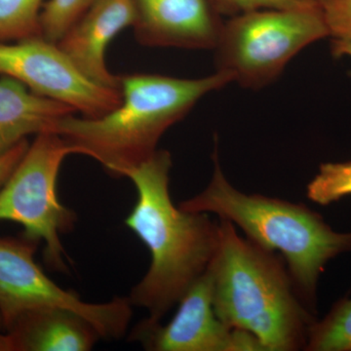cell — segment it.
<instances>
[{
  "label": "cell",
  "instance_id": "1",
  "mask_svg": "<svg viewBox=\"0 0 351 351\" xmlns=\"http://www.w3.org/2000/svg\"><path fill=\"white\" fill-rule=\"evenodd\" d=\"M172 156L165 149L129 173L138 199L126 226L144 242L152 263L142 280L132 288V306L158 322L206 271L218 250L219 225L207 213L176 207L169 191Z\"/></svg>",
  "mask_w": 351,
  "mask_h": 351
},
{
  "label": "cell",
  "instance_id": "2",
  "mask_svg": "<svg viewBox=\"0 0 351 351\" xmlns=\"http://www.w3.org/2000/svg\"><path fill=\"white\" fill-rule=\"evenodd\" d=\"M119 78L122 101L114 110L95 119L68 115L50 131L115 178H127L151 158L165 132L184 119L201 99L232 83L230 75L218 71L200 78L154 73Z\"/></svg>",
  "mask_w": 351,
  "mask_h": 351
},
{
  "label": "cell",
  "instance_id": "3",
  "mask_svg": "<svg viewBox=\"0 0 351 351\" xmlns=\"http://www.w3.org/2000/svg\"><path fill=\"white\" fill-rule=\"evenodd\" d=\"M218 250L211 265L214 308L228 327L250 332L265 351L306 348L313 311L298 294L283 258L219 219Z\"/></svg>",
  "mask_w": 351,
  "mask_h": 351
},
{
  "label": "cell",
  "instance_id": "4",
  "mask_svg": "<svg viewBox=\"0 0 351 351\" xmlns=\"http://www.w3.org/2000/svg\"><path fill=\"white\" fill-rule=\"evenodd\" d=\"M213 160L214 172L206 188L179 207L191 213L217 215L241 228L254 243L281 254L298 294L315 313L321 274L332 258L351 252V232H335L306 205L242 193L226 179L217 149Z\"/></svg>",
  "mask_w": 351,
  "mask_h": 351
},
{
  "label": "cell",
  "instance_id": "5",
  "mask_svg": "<svg viewBox=\"0 0 351 351\" xmlns=\"http://www.w3.org/2000/svg\"><path fill=\"white\" fill-rule=\"evenodd\" d=\"M330 38L319 5L260 9L228 17L215 46L216 71L246 89L269 86L314 43Z\"/></svg>",
  "mask_w": 351,
  "mask_h": 351
},
{
  "label": "cell",
  "instance_id": "6",
  "mask_svg": "<svg viewBox=\"0 0 351 351\" xmlns=\"http://www.w3.org/2000/svg\"><path fill=\"white\" fill-rule=\"evenodd\" d=\"M73 145L53 132L38 134L0 188V221L19 223L25 239L43 242V258L55 271L69 272L61 235L75 228L76 214L60 202L57 180Z\"/></svg>",
  "mask_w": 351,
  "mask_h": 351
},
{
  "label": "cell",
  "instance_id": "7",
  "mask_svg": "<svg viewBox=\"0 0 351 351\" xmlns=\"http://www.w3.org/2000/svg\"><path fill=\"white\" fill-rule=\"evenodd\" d=\"M38 244L25 239L0 237V315L3 329L29 311L60 307L89 321L101 339H121L133 314L128 298H115L101 304L83 302L76 293L64 290L44 274L34 258Z\"/></svg>",
  "mask_w": 351,
  "mask_h": 351
},
{
  "label": "cell",
  "instance_id": "8",
  "mask_svg": "<svg viewBox=\"0 0 351 351\" xmlns=\"http://www.w3.org/2000/svg\"><path fill=\"white\" fill-rule=\"evenodd\" d=\"M0 76L12 77L34 93L66 104L90 119L112 112L122 101L120 89L90 80L57 43L43 36L0 43Z\"/></svg>",
  "mask_w": 351,
  "mask_h": 351
},
{
  "label": "cell",
  "instance_id": "9",
  "mask_svg": "<svg viewBox=\"0 0 351 351\" xmlns=\"http://www.w3.org/2000/svg\"><path fill=\"white\" fill-rule=\"evenodd\" d=\"M214 274L211 263L206 271L179 302V308L168 324L149 318L131 332L149 351H265L250 332L228 327L214 308Z\"/></svg>",
  "mask_w": 351,
  "mask_h": 351
},
{
  "label": "cell",
  "instance_id": "10",
  "mask_svg": "<svg viewBox=\"0 0 351 351\" xmlns=\"http://www.w3.org/2000/svg\"><path fill=\"white\" fill-rule=\"evenodd\" d=\"M136 39L149 47L214 50L225 23L215 0H133Z\"/></svg>",
  "mask_w": 351,
  "mask_h": 351
},
{
  "label": "cell",
  "instance_id": "11",
  "mask_svg": "<svg viewBox=\"0 0 351 351\" xmlns=\"http://www.w3.org/2000/svg\"><path fill=\"white\" fill-rule=\"evenodd\" d=\"M136 10L133 0H99L60 38L57 45L92 82L120 89L119 76L106 64L108 44L120 32L133 27Z\"/></svg>",
  "mask_w": 351,
  "mask_h": 351
},
{
  "label": "cell",
  "instance_id": "12",
  "mask_svg": "<svg viewBox=\"0 0 351 351\" xmlns=\"http://www.w3.org/2000/svg\"><path fill=\"white\" fill-rule=\"evenodd\" d=\"M5 331L13 351H88L101 339L89 321L60 307L23 314Z\"/></svg>",
  "mask_w": 351,
  "mask_h": 351
},
{
  "label": "cell",
  "instance_id": "13",
  "mask_svg": "<svg viewBox=\"0 0 351 351\" xmlns=\"http://www.w3.org/2000/svg\"><path fill=\"white\" fill-rule=\"evenodd\" d=\"M75 108L31 91L9 76H0V156L29 135L50 132Z\"/></svg>",
  "mask_w": 351,
  "mask_h": 351
},
{
  "label": "cell",
  "instance_id": "14",
  "mask_svg": "<svg viewBox=\"0 0 351 351\" xmlns=\"http://www.w3.org/2000/svg\"><path fill=\"white\" fill-rule=\"evenodd\" d=\"M307 351H351V299L343 298L322 320L311 325Z\"/></svg>",
  "mask_w": 351,
  "mask_h": 351
},
{
  "label": "cell",
  "instance_id": "15",
  "mask_svg": "<svg viewBox=\"0 0 351 351\" xmlns=\"http://www.w3.org/2000/svg\"><path fill=\"white\" fill-rule=\"evenodd\" d=\"M44 0H0V43H16L41 36Z\"/></svg>",
  "mask_w": 351,
  "mask_h": 351
},
{
  "label": "cell",
  "instance_id": "16",
  "mask_svg": "<svg viewBox=\"0 0 351 351\" xmlns=\"http://www.w3.org/2000/svg\"><path fill=\"white\" fill-rule=\"evenodd\" d=\"M351 195V161L327 162L307 184L306 196L316 204L327 206Z\"/></svg>",
  "mask_w": 351,
  "mask_h": 351
},
{
  "label": "cell",
  "instance_id": "17",
  "mask_svg": "<svg viewBox=\"0 0 351 351\" xmlns=\"http://www.w3.org/2000/svg\"><path fill=\"white\" fill-rule=\"evenodd\" d=\"M99 0H48L40 14L41 36L57 43L76 21Z\"/></svg>",
  "mask_w": 351,
  "mask_h": 351
},
{
  "label": "cell",
  "instance_id": "18",
  "mask_svg": "<svg viewBox=\"0 0 351 351\" xmlns=\"http://www.w3.org/2000/svg\"><path fill=\"white\" fill-rule=\"evenodd\" d=\"M330 38L351 43V0H317Z\"/></svg>",
  "mask_w": 351,
  "mask_h": 351
},
{
  "label": "cell",
  "instance_id": "19",
  "mask_svg": "<svg viewBox=\"0 0 351 351\" xmlns=\"http://www.w3.org/2000/svg\"><path fill=\"white\" fill-rule=\"evenodd\" d=\"M226 18L260 9L302 8L315 5L317 0H215Z\"/></svg>",
  "mask_w": 351,
  "mask_h": 351
},
{
  "label": "cell",
  "instance_id": "20",
  "mask_svg": "<svg viewBox=\"0 0 351 351\" xmlns=\"http://www.w3.org/2000/svg\"><path fill=\"white\" fill-rule=\"evenodd\" d=\"M29 145L27 140H24L12 147L10 151L0 156V188L5 184L7 179L12 174L16 166L25 156Z\"/></svg>",
  "mask_w": 351,
  "mask_h": 351
},
{
  "label": "cell",
  "instance_id": "21",
  "mask_svg": "<svg viewBox=\"0 0 351 351\" xmlns=\"http://www.w3.org/2000/svg\"><path fill=\"white\" fill-rule=\"evenodd\" d=\"M331 53L334 57L348 58L351 60L350 41L331 38Z\"/></svg>",
  "mask_w": 351,
  "mask_h": 351
},
{
  "label": "cell",
  "instance_id": "22",
  "mask_svg": "<svg viewBox=\"0 0 351 351\" xmlns=\"http://www.w3.org/2000/svg\"><path fill=\"white\" fill-rule=\"evenodd\" d=\"M0 351H13L11 339L6 332H0Z\"/></svg>",
  "mask_w": 351,
  "mask_h": 351
},
{
  "label": "cell",
  "instance_id": "23",
  "mask_svg": "<svg viewBox=\"0 0 351 351\" xmlns=\"http://www.w3.org/2000/svg\"><path fill=\"white\" fill-rule=\"evenodd\" d=\"M0 328H3V324H2L1 315H0Z\"/></svg>",
  "mask_w": 351,
  "mask_h": 351
}]
</instances>
